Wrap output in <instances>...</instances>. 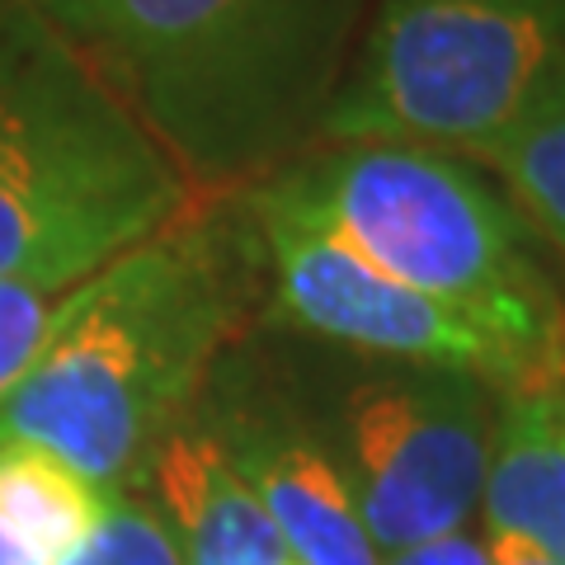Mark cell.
<instances>
[{
    "mask_svg": "<svg viewBox=\"0 0 565 565\" xmlns=\"http://www.w3.org/2000/svg\"><path fill=\"white\" fill-rule=\"evenodd\" d=\"M241 326L236 245L207 217H180L71 288L0 438L57 452L104 490L147 481V462L189 419Z\"/></svg>",
    "mask_w": 565,
    "mask_h": 565,
    "instance_id": "cell-2",
    "label": "cell"
},
{
    "mask_svg": "<svg viewBox=\"0 0 565 565\" xmlns=\"http://www.w3.org/2000/svg\"><path fill=\"white\" fill-rule=\"evenodd\" d=\"M203 424L302 565H382L326 444L292 405L222 382Z\"/></svg>",
    "mask_w": 565,
    "mask_h": 565,
    "instance_id": "cell-8",
    "label": "cell"
},
{
    "mask_svg": "<svg viewBox=\"0 0 565 565\" xmlns=\"http://www.w3.org/2000/svg\"><path fill=\"white\" fill-rule=\"evenodd\" d=\"M0 565H39V561H33V556L24 552V542L14 537L6 523H0Z\"/></svg>",
    "mask_w": 565,
    "mask_h": 565,
    "instance_id": "cell-17",
    "label": "cell"
},
{
    "mask_svg": "<svg viewBox=\"0 0 565 565\" xmlns=\"http://www.w3.org/2000/svg\"><path fill=\"white\" fill-rule=\"evenodd\" d=\"M565 62V0H373L321 137L471 156Z\"/></svg>",
    "mask_w": 565,
    "mask_h": 565,
    "instance_id": "cell-5",
    "label": "cell"
},
{
    "mask_svg": "<svg viewBox=\"0 0 565 565\" xmlns=\"http://www.w3.org/2000/svg\"><path fill=\"white\" fill-rule=\"evenodd\" d=\"M386 565H490L486 542H476L467 533H448L434 542H419L411 552H396Z\"/></svg>",
    "mask_w": 565,
    "mask_h": 565,
    "instance_id": "cell-15",
    "label": "cell"
},
{
    "mask_svg": "<svg viewBox=\"0 0 565 565\" xmlns=\"http://www.w3.org/2000/svg\"><path fill=\"white\" fill-rule=\"evenodd\" d=\"M486 556H490V565H565V561H556V556L537 552L533 542L509 537V533H490V542H486Z\"/></svg>",
    "mask_w": 565,
    "mask_h": 565,
    "instance_id": "cell-16",
    "label": "cell"
},
{
    "mask_svg": "<svg viewBox=\"0 0 565 565\" xmlns=\"http://www.w3.org/2000/svg\"><path fill=\"white\" fill-rule=\"evenodd\" d=\"M62 565H180V546L156 504L132 500V494H114L109 514L90 533V542Z\"/></svg>",
    "mask_w": 565,
    "mask_h": 565,
    "instance_id": "cell-13",
    "label": "cell"
},
{
    "mask_svg": "<svg viewBox=\"0 0 565 565\" xmlns=\"http://www.w3.org/2000/svg\"><path fill=\"white\" fill-rule=\"evenodd\" d=\"M486 533L565 561V386L504 396L481 486Z\"/></svg>",
    "mask_w": 565,
    "mask_h": 565,
    "instance_id": "cell-10",
    "label": "cell"
},
{
    "mask_svg": "<svg viewBox=\"0 0 565 565\" xmlns=\"http://www.w3.org/2000/svg\"><path fill=\"white\" fill-rule=\"evenodd\" d=\"M147 486L174 533L180 565H302L203 419L189 415L161 438Z\"/></svg>",
    "mask_w": 565,
    "mask_h": 565,
    "instance_id": "cell-9",
    "label": "cell"
},
{
    "mask_svg": "<svg viewBox=\"0 0 565 565\" xmlns=\"http://www.w3.org/2000/svg\"><path fill=\"white\" fill-rule=\"evenodd\" d=\"M236 212L250 226V250L264 269L278 326L377 363L457 367V373L481 377L500 396L546 392L500 334L386 278L321 226L274 207L255 189H241Z\"/></svg>",
    "mask_w": 565,
    "mask_h": 565,
    "instance_id": "cell-7",
    "label": "cell"
},
{
    "mask_svg": "<svg viewBox=\"0 0 565 565\" xmlns=\"http://www.w3.org/2000/svg\"><path fill=\"white\" fill-rule=\"evenodd\" d=\"M193 203L81 52L29 0H0V282L71 292Z\"/></svg>",
    "mask_w": 565,
    "mask_h": 565,
    "instance_id": "cell-3",
    "label": "cell"
},
{
    "mask_svg": "<svg viewBox=\"0 0 565 565\" xmlns=\"http://www.w3.org/2000/svg\"><path fill=\"white\" fill-rule=\"evenodd\" d=\"M62 297L66 292H39V288H20V282H0V401L20 386V377L39 359L47 330L57 321Z\"/></svg>",
    "mask_w": 565,
    "mask_h": 565,
    "instance_id": "cell-14",
    "label": "cell"
},
{
    "mask_svg": "<svg viewBox=\"0 0 565 565\" xmlns=\"http://www.w3.org/2000/svg\"><path fill=\"white\" fill-rule=\"evenodd\" d=\"M114 490L95 486L57 452L24 438H0V523L39 565L76 556L104 523Z\"/></svg>",
    "mask_w": 565,
    "mask_h": 565,
    "instance_id": "cell-11",
    "label": "cell"
},
{
    "mask_svg": "<svg viewBox=\"0 0 565 565\" xmlns=\"http://www.w3.org/2000/svg\"><path fill=\"white\" fill-rule=\"evenodd\" d=\"M326 444L377 556L462 533L481 504L494 405L490 386L457 367L377 363L330 401Z\"/></svg>",
    "mask_w": 565,
    "mask_h": 565,
    "instance_id": "cell-6",
    "label": "cell"
},
{
    "mask_svg": "<svg viewBox=\"0 0 565 565\" xmlns=\"http://www.w3.org/2000/svg\"><path fill=\"white\" fill-rule=\"evenodd\" d=\"M471 161L494 170V184L523 212L533 236L552 245L565 278V62L537 85L523 114Z\"/></svg>",
    "mask_w": 565,
    "mask_h": 565,
    "instance_id": "cell-12",
    "label": "cell"
},
{
    "mask_svg": "<svg viewBox=\"0 0 565 565\" xmlns=\"http://www.w3.org/2000/svg\"><path fill=\"white\" fill-rule=\"evenodd\" d=\"M189 193L250 189L321 137L373 0H29Z\"/></svg>",
    "mask_w": 565,
    "mask_h": 565,
    "instance_id": "cell-1",
    "label": "cell"
},
{
    "mask_svg": "<svg viewBox=\"0 0 565 565\" xmlns=\"http://www.w3.org/2000/svg\"><path fill=\"white\" fill-rule=\"evenodd\" d=\"M250 189L386 278L500 334L537 386H565V297L523 212L467 156L334 141V151L297 156Z\"/></svg>",
    "mask_w": 565,
    "mask_h": 565,
    "instance_id": "cell-4",
    "label": "cell"
}]
</instances>
